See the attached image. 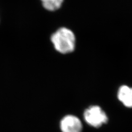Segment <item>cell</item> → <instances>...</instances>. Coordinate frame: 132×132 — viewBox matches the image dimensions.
Returning a JSON list of instances; mask_svg holds the SVG:
<instances>
[{
	"label": "cell",
	"instance_id": "cell-1",
	"mask_svg": "<svg viewBox=\"0 0 132 132\" xmlns=\"http://www.w3.org/2000/svg\"><path fill=\"white\" fill-rule=\"evenodd\" d=\"M55 49L61 53H71L75 48L76 38L73 32L65 28L58 30L51 36Z\"/></svg>",
	"mask_w": 132,
	"mask_h": 132
},
{
	"label": "cell",
	"instance_id": "cell-2",
	"mask_svg": "<svg viewBox=\"0 0 132 132\" xmlns=\"http://www.w3.org/2000/svg\"><path fill=\"white\" fill-rule=\"evenodd\" d=\"M85 122L90 126L98 128L109 121L106 113L98 105H92L86 109L83 114Z\"/></svg>",
	"mask_w": 132,
	"mask_h": 132
},
{
	"label": "cell",
	"instance_id": "cell-3",
	"mask_svg": "<svg viewBox=\"0 0 132 132\" xmlns=\"http://www.w3.org/2000/svg\"><path fill=\"white\" fill-rule=\"evenodd\" d=\"M60 128L62 132H82V124L78 117L68 114L61 119Z\"/></svg>",
	"mask_w": 132,
	"mask_h": 132
},
{
	"label": "cell",
	"instance_id": "cell-4",
	"mask_svg": "<svg viewBox=\"0 0 132 132\" xmlns=\"http://www.w3.org/2000/svg\"><path fill=\"white\" fill-rule=\"evenodd\" d=\"M117 98L125 107L132 109V87L127 85L121 86L117 92Z\"/></svg>",
	"mask_w": 132,
	"mask_h": 132
},
{
	"label": "cell",
	"instance_id": "cell-5",
	"mask_svg": "<svg viewBox=\"0 0 132 132\" xmlns=\"http://www.w3.org/2000/svg\"><path fill=\"white\" fill-rule=\"evenodd\" d=\"M44 7L50 11H56L61 7L63 0H41Z\"/></svg>",
	"mask_w": 132,
	"mask_h": 132
}]
</instances>
